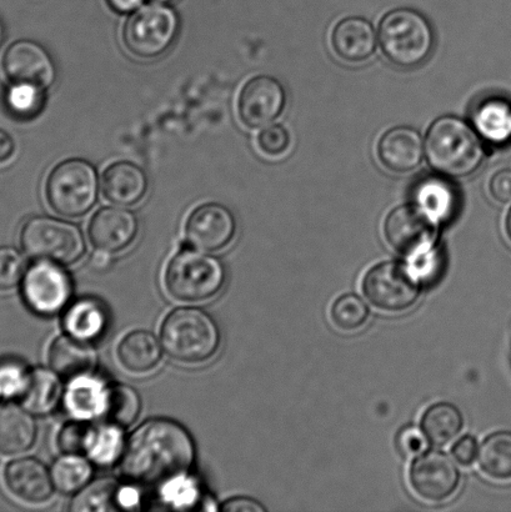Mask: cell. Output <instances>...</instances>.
<instances>
[{
    "mask_svg": "<svg viewBox=\"0 0 511 512\" xmlns=\"http://www.w3.org/2000/svg\"><path fill=\"white\" fill-rule=\"evenodd\" d=\"M195 461L192 435L177 421L154 419L130 436L122 455V473L133 484L163 486L188 473Z\"/></svg>",
    "mask_w": 511,
    "mask_h": 512,
    "instance_id": "obj_1",
    "label": "cell"
},
{
    "mask_svg": "<svg viewBox=\"0 0 511 512\" xmlns=\"http://www.w3.org/2000/svg\"><path fill=\"white\" fill-rule=\"evenodd\" d=\"M425 153L437 172L453 178L468 177L484 158L478 134L464 120L455 117L440 118L430 127Z\"/></svg>",
    "mask_w": 511,
    "mask_h": 512,
    "instance_id": "obj_2",
    "label": "cell"
},
{
    "mask_svg": "<svg viewBox=\"0 0 511 512\" xmlns=\"http://www.w3.org/2000/svg\"><path fill=\"white\" fill-rule=\"evenodd\" d=\"M162 345L170 358L185 364H199L212 359L220 345V331L215 320L202 309H175L167 315L160 329Z\"/></svg>",
    "mask_w": 511,
    "mask_h": 512,
    "instance_id": "obj_3",
    "label": "cell"
},
{
    "mask_svg": "<svg viewBox=\"0 0 511 512\" xmlns=\"http://www.w3.org/2000/svg\"><path fill=\"white\" fill-rule=\"evenodd\" d=\"M44 195L53 212L65 218H82L97 204V170L84 159H67L50 170Z\"/></svg>",
    "mask_w": 511,
    "mask_h": 512,
    "instance_id": "obj_4",
    "label": "cell"
},
{
    "mask_svg": "<svg viewBox=\"0 0 511 512\" xmlns=\"http://www.w3.org/2000/svg\"><path fill=\"white\" fill-rule=\"evenodd\" d=\"M379 40L390 62L400 68H415L432 53L434 34L422 14L412 9H397L385 15L380 23Z\"/></svg>",
    "mask_w": 511,
    "mask_h": 512,
    "instance_id": "obj_5",
    "label": "cell"
},
{
    "mask_svg": "<svg viewBox=\"0 0 511 512\" xmlns=\"http://www.w3.org/2000/svg\"><path fill=\"white\" fill-rule=\"evenodd\" d=\"M225 269L212 255L182 250L169 261L164 285L173 299L183 303H202L223 289Z\"/></svg>",
    "mask_w": 511,
    "mask_h": 512,
    "instance_id": "obj_6",
    "label": "cell"
},
{
    "mask_svg": "<svg viewBox=\"0 0 511 512\" xmlns=\"http://www.w3.org/2000/svg\"><path fill=\"white\" fill-rule=\"evenodd\" d=\"M19 242L35 261L70 265L85 253V240L77 225L47 215L29 218L20 229Z\"/></svg>",
    "mask_w": 511,
    "mask_h": 512,
    "instance_id": "obj_7",
    "label": "cell"
},
{
    "mask_svg": "<svg viewBox=\"0 0 511 512\" xmlns=\"http://www.w3.org/2000/svg\"><path fill=\"white\" fill-rule=\"evenodd\" d=\"M179 29V17L174 9L160 3L143 5L124 23L123 44L135 58L158 59L173 47Z\"/></svg>",
    "mask_w": 511,
    "mask_h": 512,
    "instance_id": "obj_8",
    "label": "cell"
},
{
    "mask_svg": "<svg viewBox=\"0 0 511 512\" xmlns=\"http://www.w3.org/2000/svg\"><path fill=\"white\" fill-rule=\"evenodd\" d=\"M362 289L370 304L387 313L413 308L420 296L418 276L398 261H383L369 269Z\"/></svg>",
    "mask_w": 511,
    "mask_h": 512,
    "instance_id": "obj_9",
    "label": "cell"
},
{
    "mask_svg": "<svg viewBox=\"0 0 511 512\" xmlns=\"http://www.w3.org/2000/svg\"><path fill=\"white\" fill-rule=\"evenodd\" d=\"M73 294V283L62 265L37 261L30 266L22 281L25 304L35 314L57 315L65 309Z\"/></svg>",
    "mask_w": 511,
    "mask_h": 512,
    "instance_id": "obj_10",
    "label": "cell"
},
{
    "mask_svg": "<svg viewBox=\"0 0 511 512\" xmlns=\"http://www.w3.org/2000/svg\"><path fill=\"white\" fill-rule=\"evenodd\" d=\"M384 234L395 252L417 259L433 247L437 220L417 203L404 205L388 215Z\"/></svg>",
    "mask_w": 511,
    "mask_h": 512,
    "instance_id": "obj_11",
    "label": "cell"
},
{
    "mask_svg": "<svg viewBox=\"0 0 511 512\" xmlns=\"http://www.w3.org/2000/svg\"><path fill=\"white\" fill-rule=\"evenodd\" d=\"M460 480L458 466L442 451H425L410 465V486L419 498L429 503H443L452 498L459 489Z\"/></svg>",
    "mask_w": 511,
    "mask_h": 512,
    "instance_id": "obj_12",
    "label": "cell"
},
{
    "mask_svg": "<svg viewBox=\"0 0 511 512\" xmlns=\"http://www.w3.org/2000/svg\"><path fill=\"white\" fill-rule=\"evenodd\" d=\"M2 69L10 84H25L47 90L57 78L54 60L47 49L34 40H17L2 57Z\"/></svg>",
    "mask_w": 511,
    "mask_h": 512,
    "instance_id": "obj_13",
    "label": "cell"
},
{
    "mask_svg": "<svg viewBox=\"0 0 511 512\" xmlns=\"http://www.w3.org/2000/svg\"><path fill=\"white\" fill-rule=\"evenodd\" d=\"M238 224L232 210L219 203L198 205L188 215L184 234L192 247L203 252L227 248L237 234Z\"/></svg>",
    "mask_w": 511,
    "mask_h": 512,
    "instance_id": "obj_14",
    "label": "cell"
},
{
    "mask_svg": "<svg viewBox=\"0 0 511 512\" xmlns=\"http://www.w3.org/2000/svg\"><path fill=\"white\" fill-rule=\"evenodd\" d=\"M284 88L277 79L259 75L249 79L238 95V117L245 127H267L282 114L285 107Z\"/></svg>",
    "mask_w": 511,
    "mask_h": 512,
    "instance_id": "obj_15",
    "label": "cell"
},
{
    "mask_svg": "<svg viewBox=\"0 0 511 512\" xmlns=\"http://www.w3.org/2000/svg\"><path fill=\"white\" fill-rule=\"evenodd\" d=\"M139 234L137 215L125 207H104L93 214L88 225L90 243L110 254L123 252Z\"/></svg>",
    "mask_w": 511,
    "mask_h": 512,
    "instance_id": "obj_16",
    "label": "cell"
},
{
    "mask_svg": "<svg viewBox=\"0 0 511 512\" xmlns=\"http://www.w3.org/2000/svg\"><path fill=\"white\" fill-rule=\"evenodd\" d=\"M3 480L9 493L23 503L44 504L54 494L52 473L34 458L10 461L4 468Z\"/></svg>",
    "mask_w": 511,
    "mask_h": 512,
    "instance_id": "obj_17",
    "label": "cell"
},
{
    "mask_svg": "<svg viewBox=\"0 0 511 512\" xmlns=\"http://www.w3.org/2000/svg\"><path fill=\"white\" fill-rule=\"evenodd\" d=\"M102 193L119 207H134L147 197L148 175L139 165L127 160L114 162L102 174Z\"/></svg>",
    "mask_w": 511,
    "mask_h": 512,
    "instance_id": "obj_18",
    "label": "cell"
},
{
    "mask_svg": "<svg viewBox=\"0 0 511 512\" xmlns=\"http://www.w3.org/2000/svg\"><path fill=\"white\" fill-rule=\"evenodd\" d=\"M50 369L65 380L92 375L97 368L98 356L89 341L63 335L50 345L48 353Z\"/></svg>",
    "mask_w": 511,
    "mask_h": 512,
    "instance_id": "obj_19",
    "label": "cell"
},
{
    "mask_svg": "<svg viewBox=\"0 0 511 512\" xmlns=\"http://www.w3.org/2000/svg\"><path fill=\"white\" fill-rule=\"evenodd\" d=\"M424 145L422 137L412 128L390 129L380 139L378 155L385 168L394 173H409L422 163Z\"/></svg>",
    "mask_w": 511,
    "mask_h": 512,
    "instance_id": "obj_20",
    "label": "cell"
},
{
    "mask_svg": "<svg viewBox=\"0 0 511 512\" xmlns=\"http://www.w3.org/2000/svg\"><path fill=\"white\" fill-rule=\"evenodd\" d=\"M38 426L24 406L7 404L0 408V455L13 456L33 448Z\"/></svg>",
    "mask_w": 511,
    "mask_h": 512,
    "instance_id": "obj_21",
    "label": "cell"
},
{
    "mask_svg": "<svg viewBox=\"0 0 511 512\" xmlns=\"http://www.w3.org/2000/svg\"><path fill=\"white\" fill-rule=\"evenodd\" d=\"M334 52L349 63H360L372 57L377 47V37L372 24L363 18H347L334 28Z\"/></svg>",
    "mask_w": 511,
    "mask_h": 512,
    "instance_id": "obj_22",
    "label": "cell"
},
{
    "mask_svg": "<svg viewBox=\"0 0 511 512\" xmlns=\"http://www.w3.org/2000/svg\"><path fill=\"white\" fill-rule=\"evenodd\" d=\"M120 365L129 373L147 374L162 360V346L155 335L145 330H135L124 336L118 345Z\"/></svg>",
    "mask_w": 511,
    "mask_h": 512,
    "instance_id": "obj_23",
    "label": "cell"
},
{
    "mask_svg": "<svg viewBox=\"0 0 511 512\" xmlns=\"http://www.w3.org/2000/svg\"><path fill=\"white\" fill-rule=\"evenodd\" d=\"M108 386L92 375L72 380L64 395L65 409L79 420L103 415L107 404Z\"/></svg>",
    "mask_w": 511,
    "mask_h": 512,
    "instance_id": "obj_24",
    "label": "cell"
},
{
    "mask_svg": "<svg viewBox=\"0 0 511 512\" xmlns=\"http://www.w3.org/2000/svg\"><path fill=\"white\" fill-rule=\"evenodd\" d=\"M64 329L74 338L92 341L100 338L108 328V311L100 301L80 299L69 306L63 319Z\"/></svg>",
    "mask_w": 511,
    "mask_h": 512,
    "instance_id": "obj_25",
    "label": "cell"
},
{
    "mask_svg": "<svg viewBox=\"0 0 511 512\" xmlns=\"http://www.w3.org/2000/svg\"><path fill=\"white\" fill-rule=\"evenodd\" d=\"M62 396L60 376L53 370L39 368L30 371L27 388L19 399L30 413L47 415L57 409Z\"/></svg>",
    "mask_w": 511,
    "mask_h": 512,
    "instance_id": "obj_26",
    "label": "cell"
},
{
    "mask_svg": "<svg viewBox=\"0 0 511 512\" xmlns=\"http://www.w3.org/2000/svg\"><path fill=\"white\" fill-rule=\"evenodd\" d=\"M420 426L429 444L440 448L452 443L462 433L464 418L457 406L443 401L425 411Z\"/></svg>",
    "mask_w": 511,
    "mask_h": 512,
    "instance_id": "obj_27",
    "label": "cell"
},
{
    "mask_svg": "<svg viewBox=\"0 0 511 512\" xmlns=\"http://www.w3.org/2000/svg\"><path fill=\"white\" fill-rule=\"evenodd\" d=\"M473 122L479 134L494 144L511 140V103L503 98H490L474 110Z\"/></svg>",
    "mask_w": 511,
    "mask_h": 512,
    "instance_id": "obj_28",
    "label": "cell"
},
{
    "mask_svg": "<svg viewBox=\"0 0 511 512\" xmlns=\"http://www.w3.org/2000/svg\"><path fill=\"white\" fill-rule=\"evenodd\" d=\"M479 468L488 478L511 480V431L502 430L489 435L480 446Z\"/></svg>",
    "mask_w": 511,
    "mask_h": 512,
    "instance_id": "obj_29",
    "label": "cell"
},
{
    "mask_svg": "<svg viewBox=\"0 0 511 512\" xmlns=\"http://www.w3.org/2000/svg\"><path fill=\"white\" fill-rule=\"evenodd\" d=\"M52 478L55 489L62 494H73L85 488L93 476L92 461L83 458L82 455L65 454L55 460L53 464Z\"/></svg>",
    "mask_w": 511,
    "mask_h": 512,
    "instance_id": "obj_30",
    "label": "cell"
},
{
    "mask_svg": "<svg viewBox=\"0 0 511 512\" xmlns=\"http://www.w3.org/2000/svg\"><path fill=\"white\" fill-rule=\"evenodd\" d=\"M415 202L439 222L450 218L457 208V194L452 185L440 179L423 180L415 190Z\"/></svg>",
    "mask_w": 511,
    "mask_h": 512,
    "instance_id": "obj_31",
    "label": "cell"
},
{
    "mask_svg": "<svg viewBox=\"0 0 511 512\" xmlns=\"http://www.w3.org/2000/svg\"><path fill=\"white\" fill-rule=\"evenodd\" d=\"M142 410V400L138 391L132 386L119 384L108 389L104 418L109 424L127 429L138 420Z\"/></svg>",
    "mask_w": 511,
    "mask_h": 512,
    "instance_id": "obj_32",
    "label": "cell"
},
{
    "mask_svg": "<svg viewBox=\"0 0 511 512\" xmlns=\"http://www.w3.org/2000/svg\"><path fill=\"white\" fill-rule=\"evenodd\" d=\"M122 486L114 479H102L78 491L69 506L70 511H115L120 509L119 496Z\"/></svg>",
    "mask_w": 511,
    "mask_h": 512,
    "instance_id": "obj_33",
    "label": "cell"
},
{
    "mask_svg": "<svg viewBox=\"0 0 511 512\" xmlns=\"http://www.w3.org/2000/svg\"><path fill=\"white\" fill-rule=\"evenodd\" d=\"M370 316L368 305L360 296L344 294L334 301L330 318L339 330L353 333L363 328Z\"/></svg>",
    "mask_w": 511,
    "mask_h": 512,
    "instance_id": "obj_34",
    "label": "cell"
},
{
    "mask_svg": "<svg viewBox=\"0 0 511 512\" xmlns=\"http://www.w3.org/2000/svg\"><path fill=\"white\" fill-rule=\"evenodd\" d=\"M123 430L119 426L109 423L97 428L88 453L90 460L102 466L117 463L125 449Z\"/></svg>",
    "mask_w": 511,
    "mask_h": 512,
    "instance_id": "obj_35",
    "label": "cell"
},
{
    "mask_svg": "<svg viewBox=\"0 0 511 512\" xmlns=\"http://www.w3.org/2000/svg\"><path fill=\"white\" fill-rule=\"evenodd\" d=\"M45 90L25 84H10L5 94V104L10 114L18 119H33L42 112Z\"/></svg>",
    "mask_w": 511,
    "mask_h": 512,
    "instance_id": "obj_36",
    "label": "cell"
},
{
    "mask_svg": "<svg viewBox=\"0 0 511 512\" xmlns=\"http://www.w3.org/2000/svg\"><path fill=\"white\" fill-rule=\"evenodd\" d=\"M97 428L88 420L72 421L64 425L58 434V448L64 454H88Z\"/></svg>",
    "mask_w": 511,
    "mask_h": 512,
    "instance_id": "obj_37",
    "label": "cell"
},
{
    "mask_svg": "<svg viewBox=\"0 0 511 512\" xmlns=\"http://www.w3.org/2000/svg\"><path fill=\"white\" fill-rule=\"evenodd\" d=\"M30 370L22 361L7 359L0 361V396L20 398L27 388Z\"/></svg>",
    "mask_w": 511,
    "mask_h": 512,
    "instance_id": "obj_38",
    "label": "cell"
},
{
    "mask_svg": "<svg viewBox=\"0 0 511 512\" xmlns=\"http://www.w3.org/2000/svg\"><path fill=\"white\" fill-rule=\"evenodd\" d=\"M25 261L22 254L12 247H0V291H9L22 283Z\"/></svg>",
    "mask_w": 511,
    "mask_h": 512,
    "instance_id": "obj_39",
    "label": "cell"
},
{
    "mask_svg": "<svg viewBox=\"0 0 511 512\" xmlns=\"http://www.w3.org/2000/svg\"><path fill=\"white\" fill-rule=\"evenodd\" d=\"M162 496L165 503L177 509H188L195 504L198 498L197 485L187 476L169 481L162 486Z\"/></svg>",
    "mask_w": 511,
    "mask_h": 512,
    "instance_id": "obj_40",
    "label": "cell"
},
{
    "mask_svg": "<svg viewBox=\"0 0 511 512\" xmlns=\"http://www.w3.org/2000/svg\"><path fill=\"white\" fill-rule=\"evenodd\" d=\"M260 152L268 157H280L288 152L290 135L282 125H268L258 134Z\"/></svg>",
    "mask_w": 511,
    "mask_h": 512,
    "instance_id": "obj_41",
    "label": "cell"
},
{
    "mask_svg": "<svg viewBox=\"0 0 511 512\" xmlns=\"http://www.w3.org/2000/svg\"><path fill=\"white\" fill-rule=\"evenodd\" d=\"M425 435L415 425H407L400 429L395 438V446L399 454L403 456L417 455L422 453L425 448Z\"/></svg>",
    "mask_w": 511,
    "mask_h": 512,
    "instance_id": "obj_42",
    "label": "cell"
},
{
    "mask_svg": "<svg viewBox=\"0 0 511 512\" xmlns=\"http://www.w3.org/2000/svg\"><path fill=\"white\" fill-rule=\"evenodd\" d=\"M478 440L472 435H465L453 445L452 455L457 463L463 466H470L478 458Z\"/></svg>",
    "mask_w": 511,
    "mask_h": 512,
    "instance_id": "obj_43",
    "label": "cell"
},
{
    "mask_svg": "<svg viewBox=\"0 0 511 512\" xmlns=\"http://www.w3.org/2000/svg\"><path fill=\"white\" fill-rule=\"evenodd\" d=\"M490 194L499 203L511 202V170H502L490 180Z\"/></svg>",
    "mask_w": 511,
    "mask_h": 512,
    "instance_id": "obj_44",
    "label": "cell"
},
{
    "mask_svg": "<svg viewBox=\"0 0 511 512\" xmlns=\"http://www.w3.org/2000/svg\"><path fill=\"white\" fill-rule=\"evenodd\" d=\"M220 510L224 512H264L267 511V508L257 500L242 498V496H240V498L225 501V503L220 506Z\"/></svg>",
    "mask_w": 511,
    "mask_h": 512,
    "instance_id": "obj_45",
    "label": "cell"
},
{
    "mask_svg": "<svg viewBox=\"0 0 511 512\" xmlns=\"http://www.w3.org/2000/svg\"><path fill=\"white\" fill-rule=\"evenodd\" d=\"M17 153V144L12 135L0 129V165L8 164Z\"/></svg>",
    "mask_w": 511,
    "mask_h": 512,
    "instance_id": "obj_46",
    "label": "cell"
},
{
    "mask_svg": "<svg viewBox=\"0 0 511 512\" xmlns=\"http://www.w3.org/2000/svg\"><path fill=\"white\" fill-rule=\"evenodd\" d=\"M144 0H107L109 8L118 14H132L142 7Z\"/></svg>",
    "mask_w": 511,
    "mask_h": 512,
    "instance_id": "obj_47",
    "label": "cell"
},
{
    "mask_svg": "<svg viewBox=\"0 0 511 512\" xmlns=\"http://www.w3.org/2000/svg\"><path fill=\"white\" fill-rule=\"evenodd\" d=\"M120 509H135L139 505L138 491L133 488H122L119 496Z\"/></svg>",
    "mask_w": 511,
    "mask_h": 512,
    "instance_id": "obj_48",
    "label": "cell"
},
{
    "mask_svg": "<svg viewBox=\"0 0 511 512\" xmlns=\"http://www.w3.org/2000/svg\"><path fill=\"white\" fill-rule=\"evenodd\" d=\"M90 265L97 271L107 270L112 265V256H110V253L103 252V250H97V253L90 260Z\"/></svg>",
    "mask_w": 511,
    "mask_h": 512,
    "instance_id": "obj_49",
    "label": "cell"
},
{
    "mask_svg": "<svg viewBox=\"0 0 511 512\" xmlns=\"http://www.w3.org/2000/svg\"><path fill=\"white\" fill-rule=\"evenodd\" d=\"M505 229H507V235L511 242V209L507 217V223H505Z\"/></svg>",
    "mask_w": 511,
    "mask_h": 512,
    "instance_id": "obj_50",
    "label": "cell"
},
{
    "mask_svg": "<svg viewBox=\"0 0 511 512\" xmlns=\"http://www.w3.org/2000/svg\"><path fill=\"white\" fill-rule=\"evenodd\" d=\"M4 39V25L2 23V19H0V44H2Z\"/></svg>",
    "mask_w": 511,
    "mask_h": 512,
    "instance_id": "obj_51",
    "label": "cell"
},
{
    "mask_svg": "<svg viewBox=\"0 0 511 512\" xmlns=\"http://www.w3.org/2000/svg\"><path fill=\"white\" fill-rule=\"evenodd\" d=\"M154 3L168 4L174 2V0H153Z\"/></svg>",
    "mask_w": 511,
    "mask_h": 512,
    "instance_id": "obj_52",
    "label": "cell"
}]
</instances>
